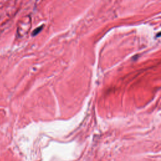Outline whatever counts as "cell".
Returning <instances> with one entry per match:
<instances>
[{
  "instance_id": "obj_1",
  "label": "cell",
  "mask_w": 161,
  "mask_h": 161,
  "mask_svg": "<svg viewBox=\"0 0 161 161\" xmlns=\"http://www.w3.org/2000/svg\"><path fill=\"white\" fill-rule=\"evenodd\" d=\"M42 27H38V28H37V29H35V30L34 31V32H33V34H32V35H35L36 34H37L40 31V30L42 29Z\"/></svg>"
}]
</instances>
